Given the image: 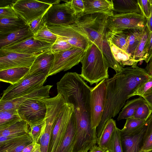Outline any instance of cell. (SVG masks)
<instances>
[{"instance_id":"e0dca14e","label":"cell","mask_w":152,"mask_h":152,"mask_svg":"<svg viewBox=\"0 0 152 152\" xmlns=\"http://www.w3.org/2000/svg\"><path fill=\"white\" fill-rule=\"evenodd\" d=\"M39 54H28L0 52V71L14 68H30Z\"/></svg>"},{"instance_id":"83f0119b","label":"cell","mask_w":152,"mask_h":152,"mask_svg":"<svg viewBox=\"0 0 152 152\" xmlns=\"http://www.w3.org/2000/svg\"><path fill=\"white\" fill-rule=\"evenodd\" d=\"M106 36L108 42L126 52L129 44V36L125 31L113 32L108 30Z\"/></svg>"},{"instance_id":"3957f363","label":"cell","mask_w":152,"mask_h":152,"mask_svg":"<svg viewBox=\"0 0 152 152\" xmlns=\"http://www.w3.org/2000/svg\"><path fill=\"white\" fill-rule=\"evenodd\" d=\"M83 79L91 85L109 77V67L102 51L94 43H92L81 62Z\"/></svg>"},{"instance_id":"2e32d148","label":"cell","mask_w":152,"mask_h":152,"mask_svg":"<svg viewBox=\"0 0 152 152\" xmlns=\"http://www.w3.org/2000/svg\"><path fill=\"white\" fill-rule=\"evenodd\" d=\"M147 127V122L139 129L132 132H125L120 130L123 152H142Z\"/></svg>"},{"instance_id":"6125c7cd","label":"cell","mask_w":152,"mask_h":152,"mask_svg":"<svg viewBox=\"0 0 152 152\" xmlns=\"http://www.w3.org/2000/svg\"><path fill=\"white\" fill-rule=\"evenodd\" d=\"M107 152H109V151H107Z\"/></svg>"},{"instance_id":"7a4b0ae2","label":"cell","mask_w":152,"mask_h":152,"mask_svg":"<svg viewBox=\"0 0 152 152\" xmlns=\"http://www.w3.org/2000/svg\"><path fill=\"white\" fill-rule=\"evenodd\" d=\"M58 94L74 108L76 119L91 118L90 98L92 88L75 72L66 73L57 83Z\"/></svg>"},{"instance_id":"6f0895ef","label":"cell","mask_w":152,"mask_h":152,"mask_svg":"<svg viewBox=\"0 0 152 152\" xmlns=\"http://www.w3.org/2000/svg\"><path fill=\"white\" fill-rule=\"evenodd\" d=\"M31 152H42L40 149V145L38 143H35Z\"/></svg>"},{"instance_id":"52a82bcc","label":"cell","mask_w":152,"mask_h":152,"mask_svg":"<svg viewBox=\"0 0 152 152\" xmlns=\"http://www.w3.org/2000/svg\"><path fill=\"white\" fill-rule=\"evenodd\" d=\"M107 79L101 81L92 88L90 98L91 124L92 129L96 130L104 110L107 101Z\"/></svg>"},{"instance_id":"603a6c76","label":"cell","mask_w":152,"mask_h":152,"mask_svg":"<svg viewBox=\"0 0 152 152\" xmlns=\"http://www.w3.org/2000/svg\"><path fill=\"white\" fill-rule=\"evenodd\" d=\"M30 68L18 67L0 71V80L13 85L22 79Z\"/></svg>"},{"instance_id":"30bf717a","label":"cell","mask_w":152,"mask_h":152,"mask_svg":"<svg viewBox=\"0 0 152 152\" xmlns=\"http://www.w3.org/2000/svg\"><path fill=\"white\" fill-rule=\"evenodd\" d=\"M52 4L37 0H18L12 8L26 24L44 14Z\"/></svg>"},{"instance_id":"94428289","label":"cell","mask_w":152,"mask_h":152,"mask_svg":"<svg viewBox=\"0 0 152 152\" xmlns=\"http://www.w3.org/2000/svg\"><path fill=\"white\" fill-rule=\"evenodd\" d=\"M88 152L87 151H84V152Z\"/></svg>"},{"instance_id":"680465c9","label":"cell","mask_w":152,"mask_h":152,"mask_svg":"<svg viewBox=\"0 0 152 152\" xmlns=\"http://www.w3.org/2000/svg\"><path fill=\"white\" fill-rule=\"evenodd\" d=\"M46 3L49 4H59L60 3V0H53V1H41Z\"/></svg>"},{"instance_id":"8fae6325","label":"cell","mask_w":152,"mask_h":152,"mask_svg":"<svg viewBox=\"0 0 152 152\" xmlns=\"http://www.w3.org/2000/svg\"><path fill=\"white\" fill-rule=\"evenodd\" d=\"M85 51L81 48L74 47L68 50L53 54L54 60L47 77L62 71H66L81 62Z\"/></svg>"},{"instance_id":"7bdbcfd3","label":"cell","mask_w":152,"mask_h":152,"mask_svg":"<svg viewBox=\"0 0 152 152\" xmlns=\"http://www.w3.org/2000/svg\"><path fill=\"white\" fill-rule=\"evenodd\" d=\"M74 47L67 42L57 37L55 42L50 47V50L53 54L71 49Z\"/></svg>"},{"instance_id":"f546056e","label":"cell","mask_w":152,"mask_h":152,"mask_svg":"<svg viewBox=\"0 0 152 152\" xmlns=\"http://www.w3.org/2000/svg\"><path fill=\"white\" fill-rule=\"evenodd\" d=\"M108 42L115 59L122 67L125 66H137L138 63L135 62L125 51L118 47L111 42Z\"/></svg>"},{"instance_id":"7c38bea8","label":"cell","mask_w":152,"mask_h":152,"mask_svg":"<svg viewBox=\"0 0 152 152\" xmlns=\"http://www.w3.org/2000/svg\"><path fill=\"white\" fill-rule=\"evenodd\" d=\"M74 111L73 105L66 103L60 112L53 131L48 152H58Z\"/></svg>"},{"instance_id":"d4e9b609","label":"cell","mask_w":152,"mask_h":152,"mask_svg":"<svg viewBox=\"0 0 152 152\" xmlns=\"http://www.w3.org/2000/svg\"><path fill=\"white\" fill-rule=\"evenodd\" d=\"M115 121L111 118L105 124L97 143L99 146L107 151L110 149V140L113 132L116 127Z\"/></svg>"},{"instance_id":"8d00e7d4","label":"cell","mask_w":152,"mask_h":152,"mask_svg":"<svg viewBox=\"0 0 152 152\" xmlns=\"http://www.w3.org/2000/svg\"><path fill=\"white\" fill-rule=\"evenodd\" d=\"M32 142L31 137L0 147V152H21L27 145Z\"/></svg>"},{"instance_id":"836d02e7","label":"cell","mask_w":152,"mask_h":152,"mask_svg":"<svg viewBox=\"0 0 152 152\" xmlns=\"http://www.w3.org/2000/svg\"><path fill=\"white\" fill-rule=\"evenodd\" d=\"M21 120L17 110L0 111V129L8 126Z\"/></svg>"},{"instance_id":"44dd1931","label":"cell","mask_w":152,"mask_h":152,"mask_svg":"<svg viewBox=\"0 0 152 152\" xmlns=\"http://www.w3.org/2000/svg\"><path fill=\"white\" fill-rule=\"evenodd\" d=\"M76 134V125L74 111L58 152H72Z\"/></svg>"},{"instance_id":"681fc988","label":"cell","mask_w":152,"mask_h":152,"mask_svg":"<svg viewBox=\"0 0 152 152\" xmlns=\"http://www.w3.org/2000/svg\"><path fill=\"white\" fill-rule=\"evenodd\" d=\"M152 57V31L151 32L144 61L148 63Z\"/></svg>"},{"instance_id":"f5cc1de1","label":"cell","mask_w":152,"mask_h":152,"mask_svg":"<svg viewBox=\"0 0 152 152\" xmlns=\"http://www.w3.org/2000/svg\"><path fill=\"white\" fill-rule=\"evenodd\" d=\"M107 151L106 149L95 145L89 149V152H107Z\"/></svg>"},{"instance_id":"484cf974","label":"cell","mask_w":152,"mask_h":152,"mask_svg":"<svg viewBox=\"0 0 152 152\" xmlns=\"http://www.w3.org/2000/svg\"><path fill=\"white\" fill-rule=\"evenodd\" d=\"M114 12L118 13L141 14L137 0H112Z\"/></svg>"},{"instance_id":"d6986e66","label":"cell","mask_w":152,"mask_h":152,"mask_svg":"<svg viewBox=\"0 0 152 152\" xmlns=\"http://www.w3.org/2000/svg\"><path fill=\"white\" fill-rule=\"evenodd\" d=\"M54 56L50 50L39 54L36 57L29 70L24 77L28 75L43 74L47 76L52 67Z\"/></svg>"},{"instance_id":"f1b7e54d","label":"cell","mask_w":152,"mask_h":152,"mask_svg":"<svg viewBox=\"0 0 152 152\" xmlns=\"http://www.w3.org/2000/svg\"><path fill=\"white\" fill-rule=\"evenodd\" d=\"M29 126L21 120L7 127L0 129V136H8L28 134Z\"/></svg>"},{"instance_id":"cb8c5ba5","label":"cell","mask_w":152,"mask_h":152,"mask_svg":"<svg viewBox=\"0 0 152 152\" xmlns=\"http://www.w3.org/2000/svg\"><path fill=\"white\" fill-rule=\"evenodd\" d=\"M27 25L19 18L0 19V37L22 28Z\"/></svg>"},{"instance_id":"b9f144b4","label":"cell","mask_w":152,"mask_h":152,"mask_svg":"<svg viewBox=\"0 0 152 152\" xmlns=\"http://www.w3.org/2000/svg\"><path fill=\"white\" fill-rule=\"evenodd\" d=\"M152 150V114L147 122V127L144 137L142 152Z\"/></svg>"},{"instance_id":"9c48e42d","label":"cell","mask_w":152,"mask_h":152,"mask_svg":"<svg viewBox=\"0 0 152 152\" xmlns=\"http://www.w3.org/2000/svg\"><path fill=\"white\" fill-rule=\"evenodd\" d=\"M147 19L142 14L136 13H117L108 16L107 30L119 32L131 29H143Z\"/></svg>"},{"instance_id":"8992f818","label":"cell","mask_w":152,"mask_h":152,"mask_svg":"<svg viewBox=\"0 0 152 152\" xmlns=\"http://www.w3.org/2000/svg\"><path fill=\"white\" fill-rule=\"evenodd\" d=\"M47 26L49 30L58 37L85 52L92 43L86 35L75 23Z\"/></svg>"},{"instance_id":"db71d44e","label":"cell","mask_w":152,"mask_h":152,"mask_svg":"<svg viewBox=\"0 0 152 152\" xmlns=\"http://www.w3.org/2000/svg\"><path fill=\"white\" fill-rule=\"evenodd\" d=\"M145 102L152 109V93L142 97Z\"/></svg>"},{"instance_id":"7dc6e473","label":"cell","mask_w":152,"mask_h":152,"mask_svg":"<svg viewBox=\"0 0 152 152\" xmlns=\"http://www.w3.org/2000/svg\"><path fill=\"white\" fill-rule=\"evenodd\" d=\"M137 2L141 10V14L148 19L151 14V5L149 0H137Z\"/></svg>"},{"instance_id":"9a60e30c","label":"cell","mask_w":152,"mask_h":152,"mask_svg":"<svg viewBox=\"0 0 152 152\" xmlns=\"http://www.w3.org/2000/svg\"><path fill=\"white\" fill-rule=\"evenodd\" d=\"M52 44L37 40L33 37L0 49V52L37 54L50 50Z\"/></svg>"},{"instance_id":"9f6ffc18","label":"cell","mask_w":152,"mask_h":152,"mask_svg":"<svg viewBox=\"0 0 152 152\" xmlns=\"http://www.w3.org/2000/svg\"><path fill=\"white\" fill-rule=\"evenodd\" d=\"M34 145L32 142H31L25 147L21 152H31Z\"/></svg>"},{"instance_id":"1f68e13d","label":"cell","mask_w":152,"mask_h":152,"mask_svg":"<svg viewBox=\"0 0 152 152\" xmlns=\"http://www.w3.org/2000/svg\"><path fill=\"white\" fill-rule=\"evenodd\" d=\"M145 102L144 99L141 96L128 101L119 113L117 120L126 119L133 117L137 108L139 105Z\"/></svg>"},{"instance_id":"e575fe53","label":"cell","mask_w":152,"mask_h":152,"mask_svg":"<svg viewBox=\"0 0 152 152\" xmlns=\"http://www.w3.org/2000/svg\"><path fill=\"white\" fill-rule=\"evenodd\" d=\"M28 134L31 138L32 142L38 143L43 135L46 127L45 120L31 123L29 125Z\"/></svg>"},{"instance_id":"bcb514c9","label":"cell","mask_w":152,"mask_h":152,"mask_svg":"<svg viewBox=\"0 0 152 152\" xmlns=\"http://www.w3.org/2000/svg\"><path fill=\"white\" fill-rule=\"evenodd\" d=\"M66 1L74 12L76 16L84 13V6L83 0H72Z\"/></svg>"},{"instance_id":"7402d4cb","label":"cell","mask_w":152,"mask_h":152,"mask_svg":"<svg viewBox=\"0 0 152 152\" xmlns=\"http://www.w3.org/2000/svg\"><path fill=\"white\" fill-rule=\"evenodd\" d=\"M34 36L27 24L22 28L0 37V48L33 38Z\"/></svg>"},{"instance_id":"f35d334b","label":"cell","mask_w":152,"mask_h":152,"mask_svg":"<svg viewBox=\"0 0 152 152\" xmlns=\"http://www.w3.org/2000/svg\"><path fill=\"white\" fill-rule=\"evenodd\" d=\"M152 93V76L149 77L142 83L131 95L128 97L138 96L142 97L143 96Z\"/></svg>"},{"instance_id":"74e56055","label":"cell","mask_w":152,"mask_h":152,"mask_svg":"<svg viewBox=\"0 0 152 152\" xmlns=\"http://www.w3.org/2000/svg\"><path fill=\"white\" fill-rule=\"evenodd\" d=\"M148 120L147 121L142 120L133 117L128 118L126 119V123L121 130L126 132L135 131L146 124Z\"/></svg>"},{"instance_id":"f6af8a7d","label":"cell","mask_w":152,"mask_h":152,"mask_svg":"<svg viewBox=\"0 0 152 152\" xmlns=\"http://www.w3.org/2000/svg\"><path fill=\"white\" fill-rule=\"evenodd\" d=\"M45 13L38 18L32 21L27 24L34 35L36 34L46 24L45 16Z\"/></svg>"},{"instance_id":"277c9868","label":"cell","mask_w":152,"mask_h":152,"mask_svg":"<svg viewBox=\"0 0 152 152\" xmlns=\"http://www.w3.org/2000/svg\"><path fill=\"white\" fill-rule=\"evenodd\" d=\"M75 24L86 35L90 41L96 45L102 51L103 39L107 31L108 16L94 13L76 15Z\"/></svg>"},{"instance_id":"816d5d0a","label":"cell","mask_w":152,"mask_h":152,"mask_svg":"<svg viewBox=\"0 0 152 152\" xmlns=\"http://www.w3.org/2000/svg\"><path fill=\"white\" fill-rule=\"evenodd\" d=\"M149 1L151 5V14L149 18L147 19L146 25L151 32L152 31V0H149Z\"/></svg>"},{"instance_id":"60d3db41","label":"cell","mask_w":152,"mask_h":152,"mask_svg":"<svg viewBox=\"0 0 152 152\" xmlns=\"http://www.w3.org/2000/svg\"><path fill=\"white\" fill-rule=\"evenodd\" d=\"M120 130L116 127L113 132L110 143L109 152H123Z\"/></svg>"},{"instance_id":"ffe728a7","label":"cell","mask_w":152,"mask_h":152,"mask_svg":"<svg viewBox=\"0 0 152 152\" xmlns=\"http://www.w3.org/2000/svg\"><path fill=\"white\" fill-rule=\"evenodd\" d=\"M83 1L84 14L99 13L108 16L114 15L112 0H86Z\"/></svg>"},{"instance_id":"91938a15","label":"cell","mask_w":152,"mask_h":152,"mask_svg":"<svg viewBox=\"0 0 152 152\" xmlns=\"http://www.w3.org/2000/svg\"><path fill=\"white\" fill-rule=\"evenodd\" d=\"M152 152V151H147V152Z\"/></svg>"},{"instance_id":"4316f807","label":"cell","mask_w":152,"mask_h":152,"mask_svg":"<svg viewBox=\"0 0 152 152\" xmlns=\"http://www.w3.org/2000/svg\"><path fill=\"white\" fill-rule=\"evenodd\" d=\"M150 33L146 24L143 29L141 39L135 50L133 58V59L137 63L145 60Z\"/></svg>"},{"instance_id":"ee69618b","label":"cell","mask_w":152,"mask_h":152,"mask_svg":"<svg viewBox=\"0 0 152 152\" xmlns=\"http://www.w3.org/2000/svg\"><path fill=\"white\" fill-rule=\"evenodd\" d=\"M28 134L8 136H0V147L30 138Z\"/></svg>"},{"instance_id":"ba28073f","label":"cell","mask_w":152,"mask_h":152,"mask_svg":"<svg viewBox=\"0 0 152 152\" xmlns=\"http://www.w3.org/2000/svg\"><path fill=\"white\" fill-rule=\"evenodd\" d=\"M47 76L43 74L28 75L23 77L19 82L11 84L3 91L0 100L7 101L13 99L29 91L43 86Z\"/></svg>"},{"instance_id":"d6a6232c","label":"cell","mask_w":152,"mask_h":152,"mask_svg":"<svg viewBox=\"0 0 152 152\" xmlns=\"http://www.w3.org/2000/svg\"><path fill=\"white\" fill-rule=\"evenodd\" d=\"M142 30L131 29L125 30L129 36V44L126 52L133 59L135 50L141 38Z\"/></svg>"},{"instance_id":"ac0fdd59","label":"cell","mask_w":152,"mask_h":152,"mask_svg":"<svg viewBox=\"0 0 152 152\" xmlns=\"http://www.w3.org/2000/svg\"><path fill=\"white\" fill-rule=\"evenodd\" d=\"M52 86L49 85L43 86L10 100H0V111L13 109L17 110L21 104L28 99L39 100L50 98V91Z\"/></svg>"},{"instance_id":"d590c367","label":"cell","mask_w":152,"mask_h":152,"mask_svg":"<svg viewBox=\"0 0 152 152\" xmlns=\"http://www.w3.org/2000/svg\"><path fill=\"white\" fill-rule=\"evenodd\" d=\"M33 38L35 40L53 45L56 41L57 37L49 30L45 24L34 35Z\"/></svg>"},{"instance_id":"4dcf8cb0","label":"cell","mask_w":152,"mask_h":152,"mask_svg":"<svg viewBox=\"0 0 152 152\" xmlns=\"http://www.w3.org/2000/svg\"><path fill=\"white\" fill-rule=\"evenodd\" d=\"M102 51L109 68L110 67L113 69L116 73L121 72L124 68L115 59L107 39L106 35L103 41Z\"/></svg>"},{"instance_id":"ab89813d","label":"cell","mask_w":152,"mask_h":152,"mask_svg":"<svg viewBox=\"0 0 152 152\" xmlns=\"http://www.w3.org/2000/svg\"><path fill=\"white\" fill-rule=\"evenodd\" d=\"M152 113V109L146 102L139 105L136 109L133 118L147 121Z\"/></svg>"},{"instance_id":"c3c4849f","label":"cell","mask_w":152,"mask_h":152,"mask_svg":"<svg viewBox=\"0 0 152 152\" xmlns=\"http://www.w3.org/2000/svg\"><path fill=\"white\" fill-rule=\"evenodd\" d=\"M18 18L12 7H6L0 8V19Z\"/></svg>"},{"instance_id":"f907efd6","label":"cell","mask_w":152,"mask_h":152,"mask_svg":"<svg viewBox=\"0 0 152 152\" xmlns=\"http://www.w3.org/2000/svg\"><path fill=\"white\" fill-rule=\"evenodd\" d=\"M16 1L0 0V8L9 6L12 7L13 4Z\"/></svg>"},{"instance_id":"6da1fadb","label":"cell","mask_w":152,"mask_h":152,"mask_svg":"<svg viewBox=\"0 0 152 152\" xmlns=\"http://www.w3.org/2000/svg\"><path fill=\"white\" fill-rule=\"evenodd\" d=\"M145 69L137 65L124 68L107 79V98L101 122L96 128L99 137L106 122L118 113L129 96L150 77Z\"/></svg>"},{"instance_id":"5bb4252c","label":"cell","mask_w":152,"mask_h":152,"mask_svg":"<svg viewBox=\"0 0 152 152\" xmlns=\"http://www.w3.org/2000/svg\"><path fill=\"white\" fill-rule=\"evenodd\" d=\"M22 120L28 125L45 119L47 111L45 104L40 99H28L21 104L17 109Z\"/></svg>"},{"instance_id":"4fadbf2b","label":"cell","mask_w":152,"mask_h":152,"mask_svg":"<svg viewBox=\"0 0 152 152\" xmlns=\"http://www.w3.org/2000/svg\"><path fill=\"white\" fill-rule=\"evenodd\" d=\"M47 26L67 25L76 23V17L67 3L53 4L45 15Z\"/></svg>"},{"instance_id":"11a10c76","label":"cell","mask_w":152,"mask_h":152,"mask_svg":"<svg viewBox=\"0 0 152 152\" xmlns=\"http://www.w3.org/2000/svg\"><path fill=\"white\" fill-rule=\"evenodd\" d=\"M145 69L148 75L152 76V57L147 63V65Z\"/></svg>"},{"instance_id":"5b68a950","label":"cell","mask_w":152,"mask_h":152,"mask_svg":"<svg viewBox=\"0 0 152 152\" xmlns=\"http://www.w3.org/2000/svg\"><path fill=\"white\" fill-rule=\"evenodd\" d=\"M40 100L45 104L47 111L45 118L46 127L39 143L42 152H48L50 140L56 120L66 103L61 95Z\"/></svg>"}]
</instances>
